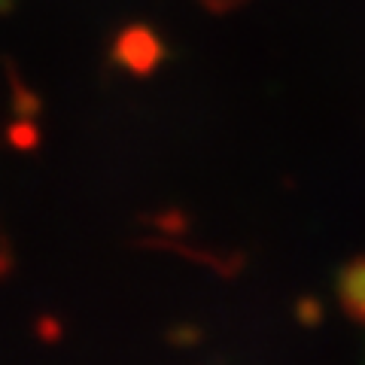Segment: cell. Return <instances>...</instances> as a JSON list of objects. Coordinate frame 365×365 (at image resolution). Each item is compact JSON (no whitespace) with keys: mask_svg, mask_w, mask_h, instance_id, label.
I'll use <instances>...</instances> for the list:
<instances>
[{"mask_svg":"<svg viewBox=\"0 0 365 365\" xmlns=\"http://www.w3.org/2000/svg\"><path fill=\"white\" fill-rule=\"evenodd\" d=\"M347 299L359 314H365V265L356 268L347 280Z\"/></svg>","mask_w":365,"mask_h":365,"instance_id":"obj_1","label":"cell"}]
</instances>
